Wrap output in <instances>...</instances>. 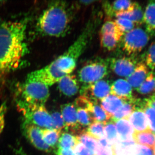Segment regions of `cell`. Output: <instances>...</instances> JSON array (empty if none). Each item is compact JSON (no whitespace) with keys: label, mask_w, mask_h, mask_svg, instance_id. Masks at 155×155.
I'll return each instance as SVG.
<instances>
[{"label":"cell","mask_w":155,"mask_h":155,"mask_svg":"<svg viewBox=\"0 0 155 155\" xmlns=\"http://www.w3.org/2000/svg\"><path fill=\"white\" fill-rule=\"evenodd\" d=\"M24 21L0 22V86L21 65L28 51Z\"/></svg>","instance_id":"obj_1"},{"label":"cell","mask_w":155,"mask_h":155,"mask_svg":"<svg viewBox=\"0 0 155 155\" xmlns=\"http://www.w3.org/2000/svg\"><path fill=\"white\" fill-rule=\"evenodd\" d=\"M76 8L66 1H53L39 17L36 28L44 36L61 37L69 32Z\"/></svg>","instance_id":"obj_2"},{"label":"cell","mask_w":155,"mask_h":155,"mask_svg":"<svg viewBox=\"0 0 155 155\" xmlns=\"http://www.w3.org/2000/svg\"><path fill=\"white\" fill-rule=\"evenodd\" d=\"M100 18L97 15L93 16L76 41L65 53L53 61L61 72L67 75L71 74L75 70L78 59L86 50L92 38L100 21Z\"/></svg>","instance_id":"obj_3"},{"label":"cell","mask_w":155,"mask_h":155,"mask_svg":"<svg viewBox=\"0 0 155 155\" xmlns=\"http://www.w3.org/2000/svg\"><path fill=\"white\" fill-rule=\"evenodd\" d=\"M17 106L24 117V120L41 128L53 129L51 115L45 105L32 104L18 100Z\"/></svg>","instance_id":"obj_4"},{"label":"cell","mask_w":155,"mask_h":155,"mask_svg":"<svg viewBox=\"0 0 155 155\" xmlns=\"http://www.w3.org/2000/svg\"><path fill=\"white\" fill-rule=\"evenodd\" d=\"M122 50L129 56L141 52L149 41L150 37L143 28L137 27L122 37Z\"/></svg>","instance_id":"obj_5"},{"label":"cell","mask_w":155,"mask_h":155,"mask_svg":"<svg viewBox=\"0 0 155 155\" xmlns=\"http://www.w3.org/2000/svg\"><path fill=\"white\" fill-rule=\"evenodd\" d=\"M48 87L39 82H25L20 89L19 100L32 104L45 105L50 96Z\"/></svg>","instance_id":"obj_6"},{"label":"cell","mask_w":155,"mask_h":155,"mask_svg":"<svg viewBox=\"0 0 155 155\" xmlns=\"http://www.w3.org/2000/svg\"><path fill=\"white\" fill-rule=\"evenodd\" d=\"M107 62L97 61L90 62L83 66L78 75V81L87 86L104 79L108 73Z\"/></svg>","instance_id":"obj_7"},{"label":"cell","mask_w":155,"mask_h":155,"mask_svg":"<svg viewBox=\"0 0 155 155\" xmlns=\"http://www.w3.org/2000/svg\"><path fill=\"white\" fill-rule=\"evenodd\" d=\"M111 84L108 81H98L94 83L83 86L81 90V95L86 97L95 103H99L110 94Z\"/></svg>","instance_id":"obj_8"},{"label":"cell","mask_w":155,"mask_h":155,"mask_svg":"<svg viewBox=\"0 0 155 155\" xmlns=\"http://www.w3.org/2000/svg\"><path fill=\"white\" fill-rule=\"evenodd\" d=\"M41 128L24 120L22 130L25 137L34 147L40 150L46 152L51 151L52 148L44 141L42 137Z\"/></svg>","instance_id":"obj_9"},{"label":"cell","mask_w":155,"mask_h":155,"mask_svg":"<svg viewBox=\"0 0 155 155\" xmlns=\"http://www.w3.org/2000/svg\"><path fill=\"white\" fill-rule=\"evenodd\" d=\"M108 66L116 74L125 78L133 72L136 67V61L131 57L113 58L108 61Z\"/></svg>","instance_id":"obj_10"},{"label":"cell","mask_w":155,"mask_h":155,"mask_svg":"<svg viewBox=\"0 0 155 155\" xmlns=\"http://www.w3.org/2000/svg\"><path fill=\"white\" fill-rule=\"evenodd\" d=\"M110 94L124 101L133 99V88L126 79H117L111 84Z\"/></svg>","instance_id":"obj_11"},{"label":"cell","mask_w":155,"mask_h":155,"mask_svg":"<svg viewBox=\"0 0 155 155\" xmlns=\"http://www.w3.org/2000/svg\"><path fill=\"white\" fill-rule=\"evenodd\" d=\"M136 4L135 2L128 0L105 2L104 4V8L108 16L114 17L118 13L133 11Z\"/></svg>","instance_id":"obj_12"},{"label":"cell","mask_w":155,"mask_h":155,"mask_svg":"<svg viewBox=\"0 0 155 155\" xmlns=\"http://www.w3.org/2000/svg\"><path fill=\"white\" fill-rule=\"evenodd\" d=\"M58 83L59 90L66 96H73L79 91V81L75 75L70 74L64 75Z\"/></svg>","instance_id":"obj_13"},{"label":"cell","mask_w":155,"mask_h":155,"mask_svg":"<svg viewBox=\"0 0 155 155\" xmlns=\"http://www.w3.org/2000/svg\"><path fill=\"white\" fill-rule=\"evenodd\" d=\"M61 113L67 130H74L79 126L77 120V111L74 104H64L61 106Z\"/></svg>","instance_id":"obj_14"},{"label":"cell","mask_w":155,"mask_h":155,"mask_svg":"<svg viewBox=\"0 0 155 155\" xmlns=\"http://www.w3.org/2000/svg\"><path fill=\"white\" fill-rule=\"evenodd\" d=\"M149 71L144 63L140 62L137 64L132 73L125 79L132 88L136 90L146 79Z\"/></svg>","instance_id":"obj_15"},{"label":"cell","mask_w":155,"mask_h":155,"mask_svg":"<svg viewBox=\"0 0 155 155\" xmlns=\"http://www.w3.org/2000/svg\"><path fill=\"white\" fill-rule=\"evenodd\" d=\"M143 24L150 37L155 36V1L149 2L143 12Z\"/></svg>","instance_id":"obj_16"},{"label":"cell","mask_w":155,"mask_h":155,"mask_svg":"<svg viewBox=\"0 0 155 155\" xmlns=\"http://www.w3.org/2000/svg\"><path fill=\"white\" fill-rule=\"evenodd\" d=\"M127 120L131 123L134 131H142L151 129L146 115L141 110H134Z\"/></svg>","instance_id":"obj_17"},{"label":"cell","mask_w":155,"mask_h":155,"mask_svg":"<svg viewBox=\"0 0 155 155\" xmlns=\"http://www.w3.org/2000/svg\"><path fill=\"white\" fill-rule=\"evenodd\" d=\"M134 141L137 144L153 149L155 145V134L151 129L142 131H134L132 134Z\"/></svg>","instance_id":"obj_18"},{"label":"cell","mask_w":155,"mask_h":155,"mask_svg":"<svg viewBox=\"0 0 155 155\" xmlns=\"http://www.w3.org/2000/svg\"><path fill=\"white\" fill-rule=\"evenodd\" d=\"M124 102L125 101L110 94L102 100L100 102L101 107L112 116L122 107Z\"/></svg>","instance_id":"obj_19"},{"label":"cell","mask_w":155,"mask_h":155,"mask_svg":"<svg viewBox=\"0 0 155 155\" xmlns=\"http://www.w3.org/2000/svg\"><path fill=\"white\" fill-rule=\"evenodd\" d=\"M136 99L134 98L129 101H125L122 107L112 116L110 122L114 123L120 119L127 120L130 114L135 110Z\"/></svg>","instance_id":"obj_20"},{"label":"cell","mask_w":155,"mask_h":155,"mask_svg":"<svg viewBox=\"0 0 155 155\" xmlns=\"http://www.w3.org/2000/svg\"><path fill=\"white\" fill-rule=\"evenodd\" d=\"M116 18H123L129 19L135 24L136 26L143 24V11L142 7L137 3L133 11L118 13L115 15Z\"/></svg>","instance_id":"obj_21"},{"label":"cell","mask_w":155,"mask_h":155,"mask_svg":"<svg viewBox=\"0 0 155 155\" xmlns=\"http://www.w3.org/2000/svg\"><path fill=\"white\" fill-rule=\"evenodd\" d=\"M41 132L44 141L48 146L52 148L58 145L62 131L55 129L41 128Z\"/></svg>","instance_id":"obj_22"},{"label":"cell","mask_w":155,"mask_h":155,"mask_svg":"<svg viewBox=\"0 0 155 155\" xmlns=\"http://www.w3.org/2000/svg\"><path fill=\"white\" fill-rule=\"evenodd\" d=\"M135 109H139L144 112L146 115L151 130L155 132V110L148 105L145 99H137Z\"/></svg>","instance_id":"obj_23"},{"label":"cell","mask_w":155,"mask_h":155,"mask_svg":"<svg viewBox=\"0 0 155 155\" xmlns=\"http://www.w3.org/2000/svg\"><path fill=\"white\" fill-rule=\"evenodd\" d=\"M142 95L150 94L155 92V72L150 70L146 78L140 86L136 90Z\"/></svg>","instance_id":"obj_24"},{"label":"cell","mask_w":155,"mask_h":155,"mask_svg":"<svg viewBox=\"0 0 155 155\" xmlns=\"http://www.w3.org/2000/svg\"><path fill=\"white\" fill-rule=\"evenodd\" d=\"M116 128L119 137L122 140L130 139L133 134V128L128 120L122 119L116 122Z\"/></svg>","instance_id":"obj_25"},{"label":"cell","mask_w":155,"mask_h":155,"mask_svg":"<svg viewBox=\"0 0 155 155\" xmlns=\"http://www.w3.org/2000/svg\"><path fill=\"white\" fill-rule=\"evenodd\" d=\"M91 113L94 122H101L105 125L110 121L112 117L99 105V103H93Z\"/></svg>","instance_id":"obj_26"},{"label":"cell","mask_w":155,"mask_h":155,"mask_svg":"<svg viewBox=\"0 0 155 155\" xmlns=\"http://www.w3.org/2000/svg\"><path fill=\"white\" fill-rule=\"evenodd\" d=\"M79 142L75 136L67 132L62 133L58 141V148L74 150Z\"/></svg>","instance_id":"obj_27"},{"label":"cell","mask_w":155,"mask_h":155,"mask_svg":"<svg viewBox=\"0 0 155 155\" xmlns=\"http://www.w3.org/2000/svg\"><path fill=\"white\" fill-rule=\"evenodd\" d=\"M104 34L114 35L119 41L124 35L119 29L115 21L110 20L105 22L100 30V35Z\"/></svg>","instance_id":"obj_28"},{"label":"cell","mask_w":155,"mask_h":155,"mask_svg":"<svg viewBox=\"0 0 155 155\" xmlns=\"http://www.w3.org/2000/svg\"><path fill=\"white\" fill-rule=\"evenodd\" d=\"M105 124L101 122H94L91 123L87 129L86 133L92 138L97 140L105 137Z\"/></svg>","instance_id":"obj_29"},{"label":"cell","mask_w":155,"mask_h":155,"mask_svg":"<svg viewBox=\"0 0 155 155\" xmlns=\"http://www.w3.org/2000/svg\"><path fill=\"white\" fill-rule=\"evenodd\" d=\"M77 120L78 124L81 127L87 128L91 123L94 122L91 113L87 110L77 108Z\"/></svg>","instance_id":"obj_30"},{"label":"cell","mask_w":155,"mask_h":155,"mask_svg":"<svg viewBox=\"0 0 155 155\" xmlns=\"http://www.w3.org/2000/svg\"><path fill=\"white\" fill-rule=\"evenodd\" d=\"M100 36L101 46L109 51L114 50L120 41L114 35L104 34Z\"/></svg>","instance_id":"obj_31"},{"label":"cell","mask_w":155,"mask_h":155,"mask_svg":"<svg viewBox=\"0 0 155 155\" xmlns=\"http://www.w3.org/2000/svg\"><path fill=\"white\" fill-rule=\"evenodd\" d=\"M76 138L78 139L79 142L83 144L87 148L95 153L96 151L99 146L97 140L90 136L86 132L80 134Z\"/></svg>","instance_id":"obj_32"},{"label":"cell","mask_w":155,"mask_h":155,"mask_svg":"<svg viewBox=\"0 0 155 155\" xmlns=\"http://www.w3.org/2000/svg\"><path fill=\"white\" fill-rule=\"evenodd\" d=\"M105 137L112 144L115 145L118 141V133L115 124L110 122L105 127Z\"/></svg>","instance_id":"obj_33"},{"label":"cell","mask_w":155,"mask_h":155,"mask_svg":"<svg viewBox=\"0 0 155 155\" xmlns=\"http://www.w3.org/2000/svg\"><path fill=\"white\" fill-rule=\"evenodd\" d=\"M145 64L150 70H155V42L152 43L147 50L145 58Z\"/></svg>","instance_id":"obj_34"},{"label":"cell","mask_w":155,"mask_h":155,"mask_svg":"<svg viewBox=\"0 0 155 155\" xmlns=\"http://www.w3.org/2000/svg\"><path fill=\"white\" fill-rule=\"evenodd\" d=\"M114 21L124 34L130 31L136 26L133 22L125 18H116Z\"/></svg>","instance_id":"obj_35"},{"label":"cell","mask_w":155,"mask_h":155,"mask_svg":"<svg viewBox=\"0 0 155 155\" xmlns=\"http://www.w3.org/2000/svg\"><path fill=\"white\" fill-rule=\"evenodd\" d=\"M53 124V129L62 131L65 128V124L63 116L60 113L54 112L51 115Z\"/></svg>","instance_id":"obj_36"},{"label":"cell","mask_w":155,"mask_h":155,"mask_svg":"<svg viewBox=\"0 0 155 155\" xmlns=\"http://www.w3.org/2000/svg\"><path fill=\"white\" fill-rule=\"evenodd\" d=\"M76 155H96L95 153L79 142L73 150Z\"/></svg>","instance_id":"obj_37"},{"label":"cell","mask_w":155,"mask_h":155,"mask_svg":"<svg viewBox=\"0 0 155 155\" xmlns=\"http://www.w3.org/2000/svg\"><path fill=\"white\" fill-rule=\"evenodd\" d=\"M7 107L6 102L3 103L0 106V136L2 132L5 125V118Z\"/></svg>","instance_id":"obj_38"},{"label":"cell","mask_w":155,"mask_h":155,"mask_svg":"<svg viewBox=\"0 0 155 155\" xmlns=\"http://www.w3.org/2000/svg\"><path fill=\"white\" fill-rule=\"evenodd\" d=\"M96 155H116L115 147L113 148H104L98 147L95 152Z\"/></svg>","instance_id":"obj_39"},{"label":"cell","mask_w":155,"mask_h":155,"mask_svg":"<svg viewBox=\"0 0 155 155\" xmlns=\"http://www.w3.org/2000/svg\"><path fill=\"white\" fill-rule=\"evenodd\" d=\"M137 155H154L153 150L147 147L140 146L137 148Z\"/></svg>","instance_id":"obj_40"},{"label":"cell","mask_w":155,"mask_h":155,"mask_svg":"<svg viewBox=\"0 0 155 155\" xmlns=\"http://www.w3.org/2000/svg\"><path fill=\"white\" fill-rule=\"evenodd\" d=\"M57 155H76L73 150L71 149H62L58 148L56 152Z\"/></svg>","instance_id":"obj_41"},{"label":"cell","mask_w":155,"mask_h":155,"mask_svg":"<svg viewBox=\"0 0 155 155\" xmlns=\"http://www.w3.org/2000/svg\"><path fill=\"white\" fill-rule=\"evenodd\" d=\"M146 101L148 105L155 110V94H153L150 97L145 98Z\"/></svg>","instance_id":"obj_42"},{"label":"cell","mask_w":155,"mask_h":155,"mask_svg":"<svg viewBox=\"0 0 155 155\" xmlns=\"http://www.w3.org/2000/svg\"><path fill=\"white\" fill-rule=\"evenodd\" d=\"M153 150L154 154L155 155V145L153 149Z\"/></svg>","instance_id":"obj_43"},{"label":"cell","mask_w":155,"mask_h":155,"mask_svg":"<svg viewBox=\"0 0 155 155\" xmlns=\"http://www.w3.org/2000/svg\"><path fill=\"white\" fill-rule=\"evenodd\" d=\"M154 133H155V132H154Z\"/></svg>","instance_id":"obj_44"},{"label":"cell","mask_w":155,"mask_h":155,"mask_svg":"<svg viewBox=\"0 0 155 155\" xmlns=\"http://www.w3.org/2000/svg\"><path fill=\"white\" fill-rule=\"evenodd\" d=\"M1 2V1H0V2Z\"/></svg>","instance_id":"obj_45"},{"label":"cell","mask_w":155,"mask_h":155,"mask_svg":"<svg viewBox=\"0 0 155 155\" xmlns=\"http://www.w3.org/2000/svg\"><path fill=\"white\" fill-rule=\"evenodd\" d=\"M154 94H155V93H154Z\"/></svg>","instance_id":"obj_46"}]
</instances>
